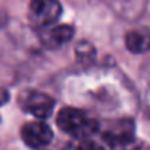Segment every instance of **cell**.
<instances>
[{
  "label": "cell",
  "instance_id": "obj_3",
  "mask_svg": "<svg viewBox=\"0 0 150 150\" xmlns=\"http://www.w3.org/2000/svg\"><path fill=\"white\" fill-rule=\"evenodd\" d=\"M20 107L26 113L34 115L39 120H45L52 115L53 107H55V100L50 95L44 94V92L28 89V91L20 94Z\"/></svg>",
  "mask_w": 150,
  "mask_h": 150
},
{
  "label": "cell",
  "instance_id": "obj_4",
  "mask_svg": "<svg viewBox=\"0 0 150 150\" xmlns=\"http://www.w3.org/2000/svg\"><path fill=\"white\" fill-rule=\"evenodd\" d=\"M102 139L111 147H120L136 139V124L131 118H120L111 123L102 131Z\"/></svg>",
  "mask_w": 150,
  "mask_h": 150
},
{
  "label": "cell",
  "instance_id": "obj_1",
  "mask_svg": "<svg viewBox=\"0 0 150 150\" xmlns=\"http://www.w3.org/2000/svg\"><path fill=\"white\" fill-rule=\"evenodd\" d=\"M57 124L63 132L76 139H89L98 131V123L86 111L73 107H65L57 116Z\"/></svg>",
  "mask_w": 150,
  "mask_h": 150
},
{
  "label": "cell",
  "instance_id": "obj_8",
  "mask_svg": "<svg viewBox=\"0 0 150 150\" xmlns=\"http://www.w3.org/2000/svg\"><path fill=\"white\" fill-rule=\"evenodd\" d=\"M113 150H150V147L147 145L145 142H142V140H131V142L124 144V145H120V147H115Z\"/></svg>",
  "mask_w": 150,
  "mask_h": 150
},
{
  "label": "cell",
  "instance_id": "obj_6",
  "mask_svg": "<svg viewBox=\"0 0 150 150\" xmlns=\"http://www.w3.org/2000/svg\"><path fill=\"white\" fill-rule=\"evenodd\" d=\"M74 36V29L69 24H55L42 29L40 33V42L45 49H60L66 45Z\"/></svg>",
  "mask_w": 150,
  "mask_h": 150
},
{
  "label": "cell",
  "instance_id": "obj_2",
  "mask_svg": "<svg viewBox=\"0 0 150 150\" xmlns=\"http://www.w3.org/2000/svg\"><path fill=\"white\" fill-rule=\"evenodd\" d=\"M62 10L58 0H31L28 7V20L33 28L42 31L57 23Z\"/></svg>",
  "mask_w": 150,
  "mask_h": 150
},
{
  "label": "cell",
  "instance_id": "obj_10",
  "mask_svg": "<svg viewBox=\"0 0 150 150\" xmlns=\"http://www.w3.org/2000/svg\"><path fill=\"white\" fill-rule=\"evenodd\" d=\"M8 98H10V94H8V92L5 91V89H0V107L7 103Z\"/></svg>",
  "mask_w": 150,
  "mask_h": 150
},
{
  "label": "cell",
  "instance_id": "obj_5",
  "mask_svg": "<svg viewBox=\"0 0 150 150\" xmlns=\"http://www.w3.org/2000/svg\"><path fill=\"white\" fill-rule=\"evenodd\" d=\"M21 139L31 149H44L53 139V132L44 121H31L21 127Z\"/></svg>",
  "mask_w": 150,
  "mask_h": 150
},
{
  "label": "cell",
  "instance_id": "obj_9",
  "mask_svg": "<svg viewBox=\"0 0 150 150\" xmlns=\"http://www.w3.org/2000/svg\"><path fill=\"white\" fill-rule=\"evenodd\" d=\"M78 150H105V147L102 144L95 142V140H91V139H82L81 144H79Z\"/></svg>",
  "mask_w": 150,
  "mask_h": 150
},
{
  "label": "cell",
  "instance_id": "obj_7",
  "mask_svg": "<svg viewBox=\"0 0 150 150\" xmlns=\"http://www.w3.org/2000/svg\"><path fill=\"white\" fill-rule=\"evenodd\" d=\"M124 42L129 52L145 53L150 52V28H137L126 34Z\"/></svg>",
  "mask_w": 150,
  "mask_h": 150
}]
</instances>
